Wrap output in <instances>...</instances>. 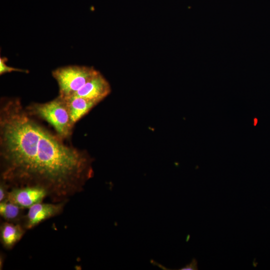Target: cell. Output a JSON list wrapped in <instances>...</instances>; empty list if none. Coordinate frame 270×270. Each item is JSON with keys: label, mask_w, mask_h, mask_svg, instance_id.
Returning <instances> with one entry per match:
<instances>
[{"label": "cell", "mask_w": 270, "mask_h": 270, "mask_svg": "<svg viewBox=\"0 0 270 270\" xmlns=\"http://www.w3.org/2000/svg\"><path fill=\"white\" fill-rule=\"evenodd\" d=\"M10 190V186L4 181L0 182V202L8 200Z\"/></svg>", "instance_id": "obj_11"}, {"label": "cell", "mask_w": 270, "mask_h": 270, "mask_svg": "<svg viewBox=\"0 0 270 270\" xmlns=\"http://www.w3.org/2000/svg\"><path fill=\"white\" fill-rule=\"evenodd\" d=\"M24 210L8 200L0 202V215L6 222L22 224Z\"/></svg>", "instance_id": "obj_9"}, {"label": "cell", "mask_w": 270, "mask_h": 270, "mask_svg": "<svg viewBox=\"0 0 270 270\" xmlns=\"http://www.w3.org/2000/svg\"><path fill=\"white\" fill-rule=\"evenodd\" d=\"M25 109L30 116L38 117L50 124L62 139L71 136L74 126L64 98L58 96L46 102L32 103Z\"/></svg>", "instance_id": "obj_2"}, {"label": "cell", "mask_w": 270, "mask_h": 270, "mask_svg": "<svg viewBox=\"0 0 270 270\" xmlns=\"http://www.w3.org/2000/svg\"><path fill=\"white\" fill-rule=\"evenodd\" d=\"M67 202L36 204L28 208L22 225L27 230L37 226L44 221L60 214Z\"/></svg>", "instance_id": "obj_4"}, {"label": "cell", "mask_w": 270, "mask_h": 270, "mask_svg": "<svg viewBox=\"0 0 270 270\" xmlns=\"http://www.w3.org/2000/svg\"><path fill=\"white\" fill-rule=\"evenodd\" d=\"M48 193L44 188L38 186H23L10 188L8 201L24 209L42 202Z\"/></svg>", "instance_id": "obj_5"}, {"label": "cell", "mask_w": 270, "mask_h": 270, "mask_svg": "<svg viewBox=\"0 0 270 270\" xmlns=\"http://www.w3.org/2000/svg\"><path fill=\"white\" fill-rule=\"evenodd\" d=\"M8 59L6 58H0V74H3L5 73L10 72H18L28 73V71L26 70H22L18 68H15L8 66L6 64V62Z\"/></svg>", "instance_id": "obj_10"}, {"label": "cell", "mask_w": 270, "mask_h": 270, "mask_svg": "<svg viewBox=\"0 0 270 270\" xmlns=\"http://www.w3.org/2000/svg\"><path fill=\"white\" fill-rule=\"evenodd\" d=\"M110 92V84L98 72L72 96L82 97L99 103Z\"/></svg>", "instance_id": "obj_6"}, {"label": "cell", "mask_w": 270, "mask_h": 270, "mask_svg": "<svg viewBox=\"0 0 270 270\" xmlns=\"http://www.w3.org/2000/svg\"><path fill=\"white\" fill-rule=\"evenodd\" d=\"M74 126L98 103L82 97L72 96L64 98Z\"/></svg>", "instance_id": "obj_8"}, {"label": "cell", "mask_w": 270, "mask_h": 270, "mask_svg": "<svg viewBox=\"0 0 270 270\" xmlns=\"http://www.w3.org/2000/svg\"><path fill=\"white\" fill-rule=\"evenodd\" d=\"M26 230L20 224L4 221L0 226V240L2 246L10 250L22 238Z\"/></svg>", "instance_id": "obj_7"}, {"label": "cell", "mask_w": 270, "mask_h": 270, "mask_svg": "<svg viewBox=\"0 0 270 270\" xmlns=\"http://www.w3.org/2000/svg\"><path fill=\"white\" fill-rule=\"evenodd\" d=\"M98 72L92 66L73 65L57 68L52 72V76L58 86V96L66 98L74 96Z\"/></svg>", "instance_id": "obj_3"}, {"label": "cell", "mask_w": 270, "mask_h": 270, "mask_svg": "<svg viewBox=\"0 0 270 270\" xmlns=\"http://www.w3.org/2000/svg\"><path fill=\"white\" fill-rule=\"evenodd\" d=\"M36 122L18 98L0 108V178L10 187L38 186L53 202L82 192L94 174L86 152L66 144Z\"/></svg>", "instance_id": "obj_1"}, {"label": "cell", "mask_w": 270, "mask_h": 270, "mask_svg": "<svg viewBox=\"0 0 270 270\" xmlns=\"http://www.w3.org/2000/svg\"><path fill=\"white\" fill-rule=\"evenodd\" d=\"M180 270H198V262L196 259L193 258L192 262L186 265L184 267L182 268L179 269Z\"/></svg>", "instance_id": "obj_12"}]
</instances>
